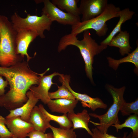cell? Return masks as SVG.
Returning a JSON list of instances; mask_svg holds the SVG:
<instances>
[{
  "instance_id": "obj_1",
  "label": "cell",
  "mask_w": 138,
  "mask_h": 138,
  "mask_svg": "<svg viewBox=\"0 0 138 138\" xmlns=\"http://www.w3.org/2000/svg\"><path fill=\"white\" fill-rule=\"evenodd\" d=\"M41 74L32 71L25 61L8 67L0 66V76L5 78L10 86L9 90L0 97V107L10 110L22 106L28 100L26 93L30 87L38 85Z\"/></svg>"
},
{
  "instance_id": "obj_2",
  "label": "cell",
  "mask_w": 138,
  "mask_h": 138,
  "mask_svg": "<svg viewBox=\"0 0 138 138\" xmlns=\"http://www.w3.org/2000/svg\"><path fill=\"white\" fill-rule=\"evenodd\" d=\"M70 45L78 48L84 61L85 69L87 77L93 81V64L95 56L100 53L107 46L99 45L91 37L89 30L83 31V38L78 39L76 36L70 33L63 36L60 40L57 51L60 52Z\"/></svg>"
},
{
  "instance_id": "obj_3",
  "label": "cell",
  "mask_w": 138,
  "mask_h": 138,
  "mask_svg": "<svg viewBox=\"0 0 138 138\" xmlns=\"http://www.w3.org/2000/svg\"><path fill=\"white\" fill-rule=\"evenodd\" d=\"M17 32L8 18L0 15V65L8 67L23 61L17 54L16 39Z\"/></svg>"
},
{
  "instance_id": "obj_4",
  "label": "cell",
  "mask_w": 138,
  "mask_h": 138,
  "mask_svg": "<svg viewBox=\"0 0 138 138\" xmlns=\"http://www.w3.org/2000/svg\"><path fill=\"white\" fill-rule=\"evenodd\" d=\"M107 88L113 99L112 105L107 112L103 114L98 115L95 113H89L90 116L99 119V123L91 121L90 122L96 126V128L102 133H108V129L110 126L120 124L118 114L123 103L125 101L123 98L125 89V86L118 88L108 85Z\"/></svg>"
},
{
  "instance_id": "obj_5",
  "label": "cell",
  "mask_w": 138,
  "mask_h": 138,
  "mask_svg": "<svg viewBox=\"0 0 138 138\" xmlns=\"http://www.w3.org/2000/svg\"><path fill=\"white\" fill-rule=\"evenodd\" d=\"M120 10L119 7L112 4H108L104 12L99 16L72 26L71 33L77 36L85 30L92 29L98 36H105L108 29L106 22L113 18L119 17Z\"/></svg>"
},
{
  "instance_id": "obj_6",
  "label": "cell",
  "mask_w": 138,
  "mask_h": 138,
  "mask_svg": "<svg viewBox=\"0 0 138 138\" xmlns=\"http://www.w3.org/2000/svg\"><path fill=\"white\" fill-rule=\"evenodd\" d=\"M26 13L27 16L25 18L20 17L15 12L11 16V22L14 29L17 32L22 29L33 30L41 38H44V32L50 30L52 22L44 14H41L39 16Z\"/></svg>"
},
{
  "instance_id": "obj_7",
  "label": "cell",
  "mask_w": 138,
  "mask_h": 138,
  "mask_svg": "<svg viewBox=\"0 0 138 138\" xmlns=\"http://www.w3.org/2000/svg\"><path fill=\"white\" fill-rule=\"evenodd\" d=\"M43 3L41 14L46 15L52 22L56 21L64 25L72 26L80 21L79 16H76L63 12L49 0H40Z\"/></svg>"
},
{
  "instance_id": "obj_8",
  "label": "cell",
  "mask_w": 138,
  "mask_h": 138,
  "mask_svg": "<svg viewBox=\"0 0 138 138\" xmlns=\"http://www.w3.org/2000/svg\"><path fill=\"white\" fill-rule=\"evenodd\" d=\"M59 76V81L68 89L75 99L80 101L83 107H88L93 111L98 108L104 109L107 108V105L100 98H93L86 94H81L74 91L69 84L70 77L69 75L61 74Z\"/></svg>"
},
{
  "instance_id": "obj_9",
  "label": "cell",
  "mask_w": 138,
  "mask_h": 138,
  "mask_svg": "<svg viewBox=\"0 0 138 138\" xmlns=\"http://www.w3.org/2000/svg\"><path fill=\"white\" fill-rule=\"evenodd\" d=\"M107 0H81L78 7L82 21L89 20L101 14L108 5Z\"/></svg>"
},
{
  "instance_id": "obj_10",
  "label": "cell",
  "mask_w": 138,
  "mask_h": 138,
  "mask_svg": "<svg viewBox=\"0 0 138 138\" xmlns=\"http://www.w3.org/2000/svg\"><path fill=\"white\" fill-rule=\"evenodd\" d=\"M38 36L37 32L32 30L22 29L17 31L16 39V53L24 58L26 56L28 62L32 58L28 53V48Z\"/></svg>"
},
{
  "instance_id": "obj_11",
  "label": "cell",
  "mask_w": 138,
  "mask_h": 138,
  "mask_svg": "<svg viewBox=\"0 0 138 138\" xmlns=\"http://www.w3.org/2000/svg\"><path fill=\"white\" fill-rule=\"evenodd\" d=\"M39 76V82L37 86H31L29 90L31 91L35 96L39 100H40L45 104L50 99L48 96L49 90L52 85L54 84L52 80L54 77L60 76L61 74L55 72L49 75H44L46 72Z\"/></svg>"
},
{
  "instance_id": "obj_12",
  "label": "cell",
  "mask_w": 138,
  "mask_h": 138,
  "mask_svg": "<svg viewBox=\"0 0 138 138\" xmlns=\"http://www.w3.org/2000/svg\"><path fill=\"white\" fill-rule=\"evenodd\" d=\"M6 125L14 137L26 138L34 130L31 123L22 119L19 117L6 118Z\"/></svg>"
},
{
  "instance_id": "obj_13",
  "label": "cell",
  "mask_w": 138,
  "mask_h": 138,
  "mask_svg": "<svg viewBox=\"0 0 138 138\" xmlns=\"http://www.w3.org/2000/svg\"><path fill=\"white\" fill-rule=\"evenodd\" d=\"M26 95L28 98L27 101L22 106L9 110L10 113L6 118L19 117L23 120L29 122L31 112L39 100L31 90L27 92Z\"/></svg>"
},
{
  "instance_id": "obj_14",
  "label": "cell",
  "mask_w": 138,
  "mask_h": 138,
  "mask_svg": "<svg viewBox=\"0 0 138 138\" xmlns=\"http://www.w3.org/2000/svg\"><path fill=\"white\" fill-rule=\"evenodd\" d=\"M78 101L76 99H50L47 104L52 112L65 114L74 112V109Z\"/></svg>"
},
{
  "instance_id": "obj_15",
  "label": "cell",
  "mask_w": 138,
  "mask_h": 138,
  "mask_svg": "<svg viewBox=\"0 0 138 138\" xmlns=\"http://www.w3.org/2000/svg\"><path fill=\"white\" fill-rule=\"evenodd\" d=\"M67 117L73 124L74 130L78 129H85L87 133L91 136L92 133L88 127L90 122V116L87 110L84 109L80 112L75 113L74 112L68 113Z\"/></svg>"
},
{
  "instance_id": "obj_16",
  "label": "cell",
  "mask_w": 138,
  "mask_h": 138,
  "mask_svg": "<svg viewBox=\"0 0 138 138\" xmlns=\"http://www.w3.org/2000/svg\"><path fill=\"white\" fill-rule=\"evenodd\" d=\"M50 121L47 118L40 110L35 106L31 113L29 122L33 125L34 129L45 133L49 128Z\"/></svg>"
},
{
  "instance_id": "obj_17",
  "label": "cell",
  "mask_w": 138,
  "mask_h": 138,
  "mask_svg": "<svg viewBox=\"0 0 138 138\" xmlns=\"http://www.w3.org/2000/svg\"><path fill=\"white\" fill-rule=\"evenodd\" d=\"M130 35L127 31H122L119 32L111 40L108 45L118 48L121 55L128 54L132 49L130 43Z\"/></svg>"
},
{
  "instance_id": "obj_18",
  "label": "cell",
  "mask_w": 138,
  "mask_h": 138,
  "mask_svg": "<svg viewBox=\"0 0 138 138\" xmlns=\"http://www.w3.org/2000/svg\"><path fill=\"white\" fill-rule=\"evenodd\" d=\"M135 14L129 8L121 10L119 14V19L116 26L109 35L100 43V44L108 46L112 39L118 33L121 31L122 24L126 21L131 19Z\"/></svg>"
},
{
  "instance_id": "obj_19",
  "label": "cell",
  "mask_w": 138,
  "mask_h": 138,
  "mask_svg": "<svg viewBox=\"0 0 138 138\" xmlns=\"http://www.w3.org/2000/svg\"><path fill=\"white\" fill-rule=\"evenodd\" d=\"M109 66L116 70L120 64L125 62H130L135 65L137 71L138 69V47L132 52L128 55L119 60H116L110 57H107Z\"/></svg>"
},
{
  "instance_id": "obj_20",
  "label": "cell",
  "mask_w": 138,
  "mask_h": 138,
  "mask_svg": "<svg viewBox=\"0 0 138 138\" xmlns=\"http://www.w3.org/2000/svg\"><path fill=\"white\" fill-rule=\"evenodd\" d=\"M78 0H52L51 2L61 10H65L67 13L76 16L80 15L77 6Z\"/></svg>"
},
{
  "instance_id": "obj_21",
  "label": "cell",
  "mask_w": 138,
  "mask_h": 138,
  "mask_svg": "<svg viewBox=\"0 0 138 138\" xmlns=\"http://www.w3.org/2000/svg\"><path fill=\"white\" fill-rule=\"evenodd\" d=\"M38 106L41 111L47 118L50 121L52 120L57 123L59 124L60 128L65 129H70L72 128V123L68 118L67 114H63L61 116L53 115L47 111L42 105L40 104Z\"/></svg>"
},
{
  "instance_id": "obj_22",
  "label": "cell",
  "mask_w": 138,
  "mask_h": 138,
  "mask_svg": "<svg viewBox=\"0 0 138 138\" xmlns=\"http://www.w3.org/2000/svg\"><path fill=\"white\" fill-rule=\"evenodd\" d=\"M116 128L118 132L119 130L124 128H130L132 130L131 138H138V115L134 114L130 115L121 124L112 125Z\"/></svg>"
},
{
  "instance_id": "obj_23",
  "label": "cell",
  "mask_w": 138,
  "mask_h": 138,
  "mask_svg": "<svg viewBox=\"0 0 138 138\" xmlns=\"http://www.w3.org/2000/svg\"><path fill=\"white\" fill-rule=\"evenodd\" d=\"M58 87V89L54 92H49L48 96L50 99H75V98L70 90L63 84Z\"/></svg>"
},
{
  "instance_id": "obj_24",
  "label": "cell",
  "mask_w": 138,
  "mask_h": 138,
  "mask_svg": "<svg viewBox=\"0 0 138 138\" xmlns=\"http://www.w3.org/2000/svg\"><path fill=\"white\" fill-rule=\"evenodd\" d=\"M49 128L52 131L53 138H76V135L72 128L65 129L51 125Z\"/></svg>"
},
{
  "instance_id": "obj_25",
  "label": "cell",
  "mask_w": 138,
  "mask_h": 138,
  "mask_svg": "<svg viewBox=\"0 0 138 138\" xmlns=\"http://www.w3.org/2000/svg\"><path fill=\"white\" fill-rule=\"evenodd\" d=\"M123 116H130L131 113L138 115V99L131 102L123 103L120 110Z\"/></svg>"
},
{
  "instance_id": "obj_26",
  "label": "cell",
  "mask_w": 138,
  "mask_h": 138,
  "mask_svg": "<svg viewBox=\"0 0 138 138\" xmlns=\"http://www.w3.org/2000/svg\"><path fill=\"white\" fill-rule=\"evenodd\" d=\"M6 118L0 115V137L9 138L13 137L11 132L6 127Z\"/></svg>"
},
{
  "instance_id": "obj_27",
  "label": "cell",
  "mask_w": 138,
  "mask_h": 138,
  "mask_svg": "<svg viewBox=\"0 0 138 138\" xmlns=\"http://www.w3.org/2000/svg\"><path fill=\"white\" fill-rule=\"evenodd\" d=\"M29 138H53L52 132L45 133L34 129L28 135Z\"/></svg>"
},
{
  "instance_id": "obj_28",
  "label": "cell",
  "mask_w": 138,
  "mask_h": 138,
  "mask_svg": "<svg viewBox=\"0 0 138 138\" xmlns=\"http://www.w3.org/2000/svg\"><path fill=\"white\" fill-rule=\"evenodd\" d=\"M91 131L92 133L91 138H122L109 134L108 133H102L96 127L93 128Z\"/></svg>"
},
{
  "instance_id": "obj_29",
  "label": "cell",
  "mask_w": 138,
  "mask_h": 138,
  "mask_svg": "<svg viewBox=\"0 0 138 138\" xmlns=\"http://www.w3.org/2000/svg\"><path fill=\"white\" fill-rule=\"evenodd\" d=\"M8 83L6 80H4L2 76H0V97L5 94V88L7 87Z\"/></svg>"
},
{
  "instance_id": "obj_30",
  "label": "cell",
  "mask_w": 138,
  "mask_h": 138,
  "mask_svg": "<svg viewBox=\"0 0 138 138\" xmlns=\"http://www.w3.org/2000/svg\"><path fill=\"white\" fill-rule=\"evenodd\" d=\"M127 132L124 133L123 137L122 138H131L132 132L129 134H128Z\"/></svg>"
},
{
  "instance_id": "obj_31",
  "label": "cell",
  "mask_w": 138,
  "mask_h": 138,
  "mask_svg": "<svg viewBox=\"0 0 138 138\" xmlns=\"http://www.w3.org/2000/svg\"><path fill=\"white\" fill-rule=\"evenodd\" d=\"M9 138H17V137H14L13 136V137H10Z\"/></svg>"
},
{
  "instance_id": "obj_32",
  "label": "cell",
  "mask_w": 138,
  "mask_h": 138,
  "mask_svg": "<svg viewBox=\"0 0 138 138\" xmlns=\"http://www.w3.org/2000/svg\"><path fill=\"white\" fill-rule=\"evenodd\" d=\"M0 138H1L0 137Z\"/></svg>"
}]
</instances>
